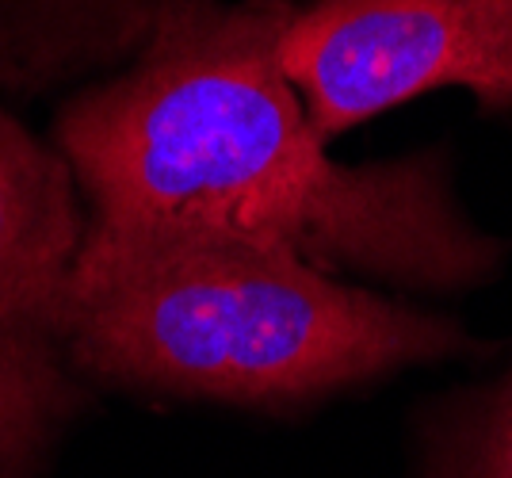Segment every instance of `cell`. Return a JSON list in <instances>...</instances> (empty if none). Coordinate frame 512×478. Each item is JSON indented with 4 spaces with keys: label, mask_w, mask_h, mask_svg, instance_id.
<instances>
[{
    "label": "cell",
    "mask_w": 512,
    "mask_h": 478,
    "mask_svg": "<svg viewBox=\"0 0 512 478\" xmlns=\"http://www.w3.org/2000/svg\"><path fill=\"white\" fill-rule=\"evenodd\" d=\"M287 0H180L54 123L88 234L241 241L402 287L486 280L501 249L451 196L440 157L344 165L279 62Z\"/></svg>",
    "instance_id": "1"
},
{
    "label": "cell",
    "mask_w": 512,
    "mask_h": 478,
    "mask_svg": "<svg viewBox=\"0 0 512 478\" xmlns=\"http://www.w3.org/2000/svg\"><path fill=\"white\" fill-rule=\"evenodd\" d=\"M62 345L85 383L283 410L474 352L436 318L287 249L88 234Z\"/></svg>",
    "instance_id": "2"
},
{
    "label": "cell",
    "mask_w": 512,
    "mask_h": 478,
    "mask_svg": "<svg viewBox=\"0 0 512 478\" xmlns=\"http://www.w3.org/2000/svg\"><path fill=\"white\" fill-rule=\"evenodd\" d=\"M279 62L329 142L436 88L512 108V0H314L283 27Z\"/></svg>",
    "instance_id": "3"
},
{
    "label": "cell",
    "mask_w": 512,
    "mask_h": 478,
    "mask_svg": "<svg viewBox=\"0 0 512 478\" xmlns=\"http://www.w3.org/2000/svg\"><path fill=\"white\" fill-rule=\"evenodd\" d=\"M85 199L54 142L0 104V318L62 333L69 276L85 241Z\"/></svg>",
    "instance_id": "4"
},
{
    "label": "cell",
    "mask_w": 512,
    "mask_h": 478,
    "mask_svg": "<svg viewBox=\"0 0 512 478\" xmlns=\"http://www.w3.org/2000/svg\"><path fill=\"white\" fill-rule=\"evenodd\" d=\"M180 0H0V92L39 96L130 62Z\"/></svg>",
    "instance_id": "5"
},
{
    "label": "cell",
    "mask_w": 512,
    "mask_h": 478,
    "mask_svg": "<svg viewBox=\"0 0 512 478\" xmlns=\"http://www.w3.org/2000/svg\"><path fill=\"white\" fill-rule=\"evenodd\" d=\"M85 391L58 329L0 318V478H43Z\"/></svg>",
    "instance_id": "6"
},
{
    "label": "cell",
    "mask_w": 512,
    "mask_h": 478,
    "mask_svg": "<svg viewBox=\"0 0 512 478\" xmlns=\"http://www.w3.org/2000/svg\"><path fill=\"white\" fill-rule=\"evenodd\" d=\"M440 478H512V375L486 398Z\"/></svg>",
    "instance_id": "7"
}]
</instances>
